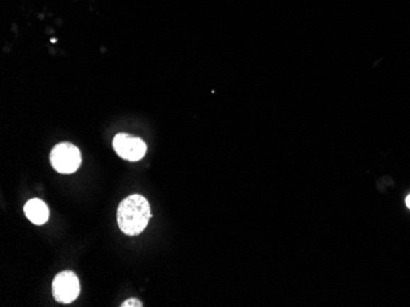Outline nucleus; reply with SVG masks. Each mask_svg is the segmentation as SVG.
I'll return each instance as SVG.
<instances>
[{
	"label": "nucleus",
	"instance_id": "nucleus-4",
	"mask_svg": "<svg viewBox=\"0 0 410 307\" xmlns=\"http://www.w3.org/2000/svg\"><path fill=\"white\" fill-rule=\"evenodd\" d=\"M113 149L121 158L129 162H138L145 156V142L128 134H118L113 139Z\"/></svg>",
	"mask_w": 410,
	"mask_h": 307
},
{
	"label": "nucleus",
	"instance_id": "nucleus-5",
	"mask_svg": "<svg viewBox=\"0 0 410 307\" xmlns=\"http://www.w3.org/2000/svg\"><path fill=\"white\" fill-rule=\"evenodd\" d=\"M23 211L28 221L36 226L45 224L50 218V209L47 207V204L40 199H32L28 201L23 207Z\"/></svg>",
	"mask_w": 410,
	"mask_h": 307
},
{
	"label": "nucleus",
	"instance_id": "nucleus-2",
	"mask_svg": "<svg viewBox=\"0 0 410 307\" xmlns=\"http://www.w3.org/2000/svg\"><path fill=\"white\" fill-rule=\"evenodd\" d=\"M50 163L55 172L72 174L77 172L82 164V154L77 146L63 142L52 149Z\"/></svg>",
	"mask_w": 410,
	"mask_h": 307
},
{
	"label": "nucleus",
	"instance_id": "nucleus-1",
	"mask_svg": "<svg viewBox=\"0 0 410 307\" xmlns=\"http://www.w3.org/2000/svg\"><path fill=\"white\" fill-rule=\"evenodd\" d=\"M150 217V204L142 195H131L119 204L117 221L119 229L128 236L142 234Z\"/></svg>",
	"mask_w": 410,
	"mask_h": 307
},
{
	"label": "nucleus",
	"instance_id": "nucleus-7",
	"mask_svg": "<svg viewBox=\"0 0 410 307\" xmlns=\"http://www.w3.org/2000/svg\"><path fill=\"white\" fill-rule=\"evenodd\" d=\"M406 206H408V207L410 208V195H409V196H408V197H406Z\"/></svg>",
	"mask_w": 410,
	"mask_h": 307
},
{
	"label": "nucleus",
	"instance_id": "nucleus-3",
	"mask_svg": "<svg viewBox=\"0 0 410 307\" xmlns=\"http://www.w3.org/2000/svg\"><path fill=\"white\" fill-rule=\"evenodd\" d=\"M53 296L58 303H72L80 294L79 278L74 272L64 271L57 274L52 284Z\"/></svg>",
	"mask_w": 410,
	"mask_h": 307
},
{
	"label": "nucleus",
	"instance_id": "nucleus-6",
	"mask_svg": "<svg viewBox=\"0 0 410 307\" xmlns=\"http://www.w3.org/2000/svg\"><path fill=\"white\" fill-rule=\"evenodd\" d=\"M121 306H122V307H142L143 303H142V301H139V300H138V299L132 298V299H128V300H126V301H124V303H122V305H121Z\"/></svg>",
	"mask_w": 410,
	"mask_h": 307
}]
</instances>
